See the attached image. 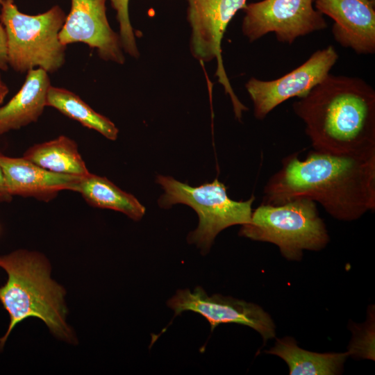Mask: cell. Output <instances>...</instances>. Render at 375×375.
I'll use <instances>...</instances> for the list:
<instances>
[{
	"label": "cell",
	"mask_w": 375,
	"mask_h": 375,
	"mask_svg": "<svg viewBox=\"0 0 375 375\" xmlns=\"http://www.w3.org/2000/svg\"><path fill=\"white\" fill-rule=\"evenodd\" d=\"M319 203L333 217L351 222L375 210V150L354 154L310 151L282 160L264 187L262 203L279 205L297 198Z\"/></svg>",
	"instance_id": "obj_1"
},
{
	"label": "cell",
	"mask_w": 375,
	"mask_h": 375,
	"mask_svg": "<svg viewBox=\"0 0 375 375\" xmlns=\"http://www.w3.org/2000/svg\"><path fill=\"white\" fill-rule=\"evenodd\" d=\"M292 109L315 151L343 155L375 150V90L360 78L328 74Z\"/></svg>",
	"instance_id": "obj_2"
},
{
	"label": "cell",
	"mask_w": 375,
	"mask_h": 375,
	"mask_svg": "<svg viewBox=\"0 0 375 375\" xmlns=\"http://www.w3.org/2000/svg\"><path fill=\"white\" fill-rule=\"evenodd\" d=\"M0 267L8 275L0 287V301L10 317L8 330L0 338V351L15 326L30 317L42 320L59 340L76 344L66 321L65 290L51 278L47 258L37 251L18 249L0 256Z\"/></svg>",
	"instance_id": "obj_3"
},
{
	"label": "cell",
	"mask_w": 375,
	"mask_h": 375,
	"mask_svg": "<svg viewBox=\"0 0 375 375\" xmlns=\"http://www.w3.org/2000/svg\"><path fill=\"white\" fill-rule=\"evenodd\" d=\"M239 235L276 244L283 257L297 261L304 250L319 251L329 242L316 203L303 197L279 205L262 203L252 211L249 222L242 225Z\"/></svg>",
	"instance_id": "obj_4"
},
{
	"label": "cell",
	"mask_w": 375,
	"mask_h": 375,
	"mask_svg": "<svg viewBox=\"0 0 375 375\" xmlns=\"http://www.w3.org/2000/svg\"><path fill=\"white\" fill-rule=\"evenodd\" d=\"M1 6L8 64L20 72L35 67L47 72L60 69L66 47L59 39L66 18L62 8L55 6L45 12L28 15L20 12L13 0H6Z\"/></svg>",
	"instance_id": "obj_5"
},
{
	"label": "cell",
	"mask_w": 375,
	"mask_h": 375,
	"mask_svg": "<svg viewBox=\"0 0 375 375\" xmlns=\"http://www.w3.org/2000/svg\"><path fill=\"white\" fill-rule=\"evenodd\" d=\"M156 183L164 190L158 205L169 208L174 204L189 206L199 217L197 228L190 233L188 241L200 248L203 254L209 251L216 236L233 225L249 222L255 197L247 201H234L227 194V188L216 178L211 183L192 187L171 176H158Z\"/></svg>",
	"instance_id": "obj_6"
},
{
	"label": "cell",
	"mask_w": 375,
	"mask_h": 375,
	"mask_svg": "<svg viewBox=\"0 0 375 375\" xmlns=\"http://www.w3.org/2000/svg\"><path fill=\"white\" fill-rule=\"evenodd\" d=\"M188 21L191 27L190 51L202 62L217 60L215 76L229 95L235 117L240 120L247 108L235 95L227 77L222 57V40L235 13L247 0H187Z\"/></svg>",
	"instance_id": "obj_7"
},
{
	"label": "cell",
	"mask_w": 375,
	"mask_h": 375,
	"mask_svg": "<svg viewBox=\"0 0 375 375\" xmlns=\"http://www.w3.org/2000/svg\"><path fill=\"white\" fill-rule=\"evenodd\" d=\"M313 1L262 0L247 4L242 31L250 42L274 33L279 42L292 44L301 36L326 28Z\"/></svg>",
	"instance_id": "obj_8"
},
{
	"label": "cell",
	"mask_w": 375,
	"mask_h": 375,
	"mask_svg": "<svg viewBox=\"0 0 375 375\" xmlns=\"http://www.w3.org/2000/svg\"><path fill=\"white\" fill-rule=\"evenodd\" d=\"M338 59L335 49L329 45L315 51L302 65L277 79L251 78L245 88L253 102L255 117L262 120L286 100L306 96L328 75Z\"/></svg>",
	"instance_id": "obj_9"
},
{
	"label": "cell",
	"mask_w": 375,
	"mask_h": 375,
	"mask_svg": "<svg viewBox=\"0 0 375 375\" xmlns=\"http://www.w3.org/2000/svg\"><path fill=\"white\" fill-rule=\"evenodd\" d=\"M167 303L174 311V317L185 311L201 315L210 324L211 331L220 324L234 323L252 328L264 342L276 335L272 319L260 306L222 294L209 296L201 286L193 291L178 290Z\"/></svg>",
	"instance_id": "obj_10"
},
{
	"label": "cell",
	"mask_w": 375,
	"mask_h": 375,
	"mask_svg": "<svg viewBox=\"0 0 375 375\" xmlns=\"http://www.w3.org/2000/svg\"><path fill=\"white\" fill-rule=\"evenodd\" d=\"M106 0H72L71 10L59 33L64 45L83 42L96 49L99 57L124 64L125 57L119 35L110 27Z\"/></svg>",
	"instance_id": "obj_11"
},
{
	"label": "cell",
	"mask_w": 375,
	"mask_h": 375,
	"mask_svg": "<svg viewBox=\"0 0 375 375\" xmlns=\"http://www.w3.org/2000/svg\"><path fill=\"white\" fill-rule=\"evenodd\" d=\"M315 7L334 21L332 33L340 45L358 54L374 53V0H315Z\"/></svg>",
	"instance_id": "obj_12"
},
{
	"label": "cell",
	"mask_w": 375,
	"mask_h": 375,
	"mask_svg": "<svg viewBox=\"0 0 375 375\" xmlns=\"http://www.w3.org/2000/svg\"><path fill=\"white\" fill-rule=\"evenodd\" d=\"M0 167L10 194L48 202L62 190L72 191L83 176L55 173L30 160L0 152Z\"/></svg>",
	"instance_id": "obj_13"
},
{
	"label": "cell",
	"mask_w": 375,
	"mask_h": 375,
	"mask_svg": "<svg viewBox=\"0 0 375 375\" xmlns=\"http://www.w3.org/2000/svg\"><path fill=\"white\" fill-rule=\"evenodd\" d=\"M50 86L45 70H28L21 89L8 103L0 106V135L37 122L47 106Z\"/></svg>",
	"instance_id": "obj_14"
},
{
	"label": "cell",
	"mask_w": 375,
	"mask_h": 375,
	"mask_svg": "<svg viewBox=\"0 0 375 375\" xmlns=\"http://www.w3.org/2000/svg\"><path fill=\"white\" fill-rule=\"evenodd\" d=\"M72 191L79 193L91 206L122 212L134 221L140 220L146 211L133 194L122 190L106 177L92 173L83 176Z\"/></svg>",
	"instance_id": "obj_15"
},
{
	"label": "cell",
	"mask_w": 375,
	"mask_h": 375,
	"mask_svg": "<svg viewBox=\"0 0 375 375\" xmlns=\"http://www.w3.org/2000/svg\"><path fill=\"white\" fill-rule=\"evenodd\" d=\"M281 358L288 365L291 375H333L340 373L349 356L344 353H319L303 349L290 337L276 340L274 346L266 351Z\"/></svg>",
	"instance_id": "obj_16"
},
{
	"label": "cell",
	"mask_w": 375,
	"mask_h": 375,
	"mask_svg": "<svg viewBox=\"0 0 375 375\" xmlns=\"http://www.w3.org/2000/svg\"><path fill=\"white\" fill-rule=\"evenodd\" d=\"M22 157L55 173L78 176L90 173L76 142L66 135L35 144L25 151Z\"/></svg>",
	"instance_id": "obj_17"
},
{
	"label": "cell",
	"mask_w": 375,
	"mask_h": 375,
	"mask_svg": "<svg viewBox=\"0 0 375 375\" xmlns=\"http://www.w3.org/2000/svg\"><path fill=\"white\" fill-rule=\"evenodd\" d=\"M46 105L56 108L83 126L97 131L108 140H115L117 138L119 130L115 124L69 90L51 85Z\"/></svg>",
	"instance_id": "obj_18"
},
{
	"label": "cell",
	"mask_w": 375,
	"mask_h": 375,
	"mask_svg": "<svg viewBox=\"0 0 375 375\" xmlns=\"http://www.w3.org/2000/svg\"><path fill=\"white\" fill-rule=\"evenodd\" d=\"M117 12L119 26V39L123 51L129 56L138 58L140 56L134 31L128 15L129 0H110Z\"/></svg>",
	"instance_id": "obj_19"
},
{
	"label": "cell",
	"mask_w": 375,
	"mask_h": 375,
	"mask_svg": "<svg viewBox=\"0 0 375 375\" xmlns=\"http://www.w3.org/2000/svg\"><path fill=\"white\" fill-rule=\"evenodd\" d=\"M374 323L371 322L368 328L367 324L359 329V333H354L353 342L348 351L349 356L374 360Z\"/></svg>",
	"instance_id": "obj_20"
},
{
	"label": "cell",
	"mask_w": 375,
	"mask_h": 375,
	"mask_svg": "<svg viewBox=\"0 0 375 375\" xmlns=\"http://www.w3.org/2000/svg\"><path fill=\"white\" fill-rule=\"evenodd\" d=\"M6 35L4 28L0 23V69L8 68Z\"/></svg>",
	"instance_id": "obj_21"
},
{
	"label": "cell",
	"mask_w": 375,
	"mask_h": 375,
	"mask_svg": "<svg viewBox=\"0 0 375 375\" xmlns=\"http://www.w3.org/2000/svg\"><path fill=\"white\" fill-rule=\"evenodd\" d=\"M12 196L8 192L6 186L4 175L0 167V204L9 203L12 199Z\"/></svg>",
	"instance_id": "obj_22"
},
{
	"label": "cell",
	"mask_w": 375,
	"mask_h": 375,
	"mask_svg": "<svg viewBox=\"0 0 375 375\" xmlns=\"http://www.w3.org/2000/svg\"><path fill=\"white\" fill-rule=\"evenodd\" d=\"M8 93L7 85L3 82L0 76V106L4 101L5 97Z\"/></svg>",
	"instance_id": "obj_23"
},
{
	"label": "cell",
	"mask_w": 375,
	"mask_h": 375,
	"mask_svg": "<svg viewBox=\"0 0 375 375\" xmlns=\"http://www.w3.org/2000/svg\"><path fill=\"white\" fill-rule=\"evenodd\" d=\"M6 0H0V4L1 5Z\"/></svg>",
	"instance_id": "obj_24"
}]
</instances>
